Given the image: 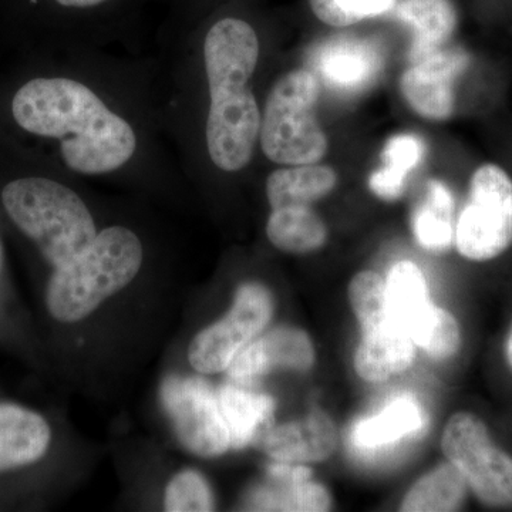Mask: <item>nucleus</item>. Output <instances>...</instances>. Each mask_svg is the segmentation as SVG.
Instances as JSON below:
<instances>
[{"label": "nucleus", "instance_id": "f257e3e1", "mask_svg": "<svg viewBox=\"0 0 512 512\" xmlns=\"http://www.w3.org/2000/svg\"><path fill=\"white\" fill-rule=\"evenodd\" d=\"M12 114L22 130L59 140L64 164L79 174L113 173L137 150L131 124L69 77L30 80L13 97Z\"/></svg>", "mask_w": 512, "mask_h": 512}, {"label": "nucleus", "instance_id": "f03ea898", "mask_svg": "<svg viewBox=\"0 0 512 512\" xmlns=\"http://www.w3.org/2000/svg\"><path fill=\"white\" fill-rule=\"evenodd\" d=\"M259 50L235 39L204 43L210 109L205 124L208 156L215 167L237 173L254 157L261 110L249 87Z\"/></svg>", "mask_w": 512, "mask_h": 512}, {"label": "nucleus", "instance_id": "7ed1b4c3", "mask_svg": "<svg viewBox=\"0 0 512 512\" xmlns=\"http://www.w3.org/2000/svg\"><path fill=\"white\" fill-rule=\"evenodd\" d=\"M143 259V244L131 229L97 232L82 254L53 271L46 289L47 311L59 322H79L126 288Z\"/></svg>", "mask_w": 512, "mask_h": 512}, {"label": "nucleus", "instance_id": "20e7f679", "mask_svg": "<svg viewBox=\"0 0 512 512\" xmlns=\"http://www.w3.org/2000/svg\"><path fill=\"white\" fill-rule=\"evenodd\" d=\"M2 204L53 269L82 254L96 238V224L82 198L50 178L10 181L3 188Z\"/></svg>", "mask_w": 512, "mask_h": 512}, {"label": "nucleus", "instance_id": "39448f33", "mask_svg": "<svg viewBox=\"0 0 512 512\" xmlns=\"http://www.w3.org/2000/svg\"><path fill=\"white\" fill-rule=\"evenodd\" d=\"M320 80L312 70L286 73L272 87L261 117L262 151L272 163H319L328 153L329 141L318 117Z\"/></svg>", "mask_w": 512, "mask_h": 512}, {"label": "nucleus", "instance_id": "423d86ee", "mask_svg": "<svg viewBox=\"0 0 512 512\" xmlns=\"http://www.w3.org/2000/svg\"><path fill=\"white\" fill-rule=\"evenodd\" d=\"M454 237L470 261H490L511 247L512 180L503 168L484 164L473 174Z\"/></svg>", "mask_w": 512, "mask_h": 512}, {"label": "nucleus", "instance_id": "0eeeda50", "mask_svg": "<svg viewBox=\"0 0 512 512\" xmlns=\"http://www.w3.org/2000/svg\"><path fill=\"white\" fill-rule=\"evenodd\" d=\"M441 447L481 503L512 507V458L495 446L480 417L467 412L454 414L444 430Z\"/></svg>", "mask_w": 512, "mask_h": 512}, {"label": "nucleus", "instance_id": "6e6552de", "mask_svg": "<svg viewBox=\"0 0 512 512\" xmlns=\"http://www.w3.org/2000/svg\"><path fill=\"white\" fill-rule=\"evenodd\" d=\"M272 315L271 292L255 282L242 285L235 293L231 311L192 340L188 349L191 366L204 375L227 370L238 353L271 322Z\"/></svg>", "mask_w": 512, "mask_h": 512}, {"label": "nucleus", "instance_id": "1a4fd4ad", "mask_svg": "<svg viewBox=\"0 0 512 512\" xmlns=\"http://www.w3.org/2000/svg\"><path fill=\"white\" fill-rule=\"evenodd\" d=\"M160 397L178 439L192 454L214 458L231 448V436L222 416L218 393L204 379L167 377L161 384Z\"/></svg>", "mask_w": 512, "mask_h": 512}, {"label": "nucleus", "instance_id": "9d476101", "mask_svg": "<svg viewBox=\"0 0 512 512\" xmlns=\"http://www.w3.org/2000/svg\"><path fill=\"white\" fill-rule=\"evenodd\" d=\"M470 56L463 49H437L403 73L400 92L423 119L444 121L456 110V82L466 72Z\"/></svg>", "mask_w": 512, "mask_h": 512}, {"label": "nucleus", "instance_id": "9b49d317", "mask_svg": "<svg viewBox=\"0 0 512 512\" xmlns=\"http://www.w3.org/2000/svg\"><path fill=\"white\" fill-rule=\"evenodd\" d=\"M315 363V349L308 333L291 326L272 329L252 340L228 366L232 382L249 384L275 369L306 372Z\"/></svg>", "mask_w": 512, "mask_h": 512}, {"label": "nucleus", "instance_id": "f8f14e48", "mask_svg": "<svg viewBox=\"0 0 512 512\" xmlns=\"http://www.w3.org/2000/svg\"><path fill=\"white\" fill-rule=\"evenodd\" d=\"M256 446L282 463H320L338 446V430L328 414L315 410L301 420L272 426Z\"/></svg>", "mask_w": 512, "mask_h": 512}, {"label": "nucleus", "instance_id": "ddd939ff", "mask_svg": "<svg viewBox=\"0 0 512 512\" xmlns=\"http://www.w3.org/2000/svg\"><path fill=\"white\" fill-rule=\"evenodd\" d=\"M386 289L393 319L406 330L414 345L420 346L444 313V309L430 302L423 272L413 262H397L387 274Z\"/></svg>", "mask_w": 512, "mask_h": 512}, {"label": "nucleus", "instance_id": "4468645a", "mask_svg": "<svg viewBox=\"0 0 512 512\" xmlns=\"http://www.w3.org/2000/svg\"><path fill=\"white\" fill-rule=\"evenodd\" d=\"M268 474V485L251 495L252 510L323 512L332 507L329 491L312 481V471L302 464L275 461Z\"/></svg>", "mask_w": 512, "mask_h": 512}, {"label": "nucleus", "instance_id": "2eb2a0df", "mask_svg": "<svg viewBox=\"0 0 512 512\" xmlns=\"http://www.w3.org/2000/svg\"><path fill=\"white\" fill-rule=\"evenodd\" d=\"M52 430L42 414L16 403H0V473L42 460Z\"/></svg>", "mask_w": 512, "mask_h": 512}, {"label": "nucleus", "instance_id": "dca6fc26", "mask_svg": "<svg viewBox=\"0 0 512 512\" xmlns=\"http://www.w3.org/2000/svg\"><path fill=\"white\" fill-rule=\"evenodd\" d=\"M416 345L396 320L365 330L355 353V370L366 382L379 383L413 365Z\"/></svg>", "mask_w": 512, "mask_h": 512}, {"label": "nucleus", "instance_id": "f3484780", "mask_svg": "<svg viewBox=\"0 0 512 512\" xmlns=\"http://www.w3.org/2000/svg\"><path fill=\"white\" fill-rule=\"evenodd\" d=\"M218 400L234 450L251 444L256 446L274 426L275 400L269 394L249 389L248 384H224L218 392Z\"/></svg>", "mask_w": 512, "mask_h": 512}, {"label": "nucleus", "instance_id": "a211bd4d", "mask_svg": "<svg viewBox=\"0 0 512 512\" xmlns=\"http://www.w3.org/2000/svg\"><path fill=\"white\" fill-rule=\"evenodd\" d=\"M315 64L319 72L313 73L320 74L328 86L353 93L375 80L380 57L375 47L365 42L339 39L320 47Z\"/></svg>", "mask_w": 512, "mask_h": 512}, {"label": "nucleus", "instance_id": "6ab92c4d", "mask_svg": "<svg viewBox=\"0 0 512 512\" xmlns=\"http://www.w3.org/2000/svg\"><path fill=\"white\" fill-rule=\"evenodd\" d=\"M427 423V414L412 396L397 397L376 416L357 421L352 440L363 451L382 450L419 433Z\"/></svg>", "mask_w": 512, "mask_h": 512}, {"label": "nucleus", "instance_id": "aec40b11", "mask_svg": "<svg viewBox=\"0 0 512 512\" xmlns=\"http://www.w3.org/2000/svg\"><path fill=\"white\" fill-rule=\"evenodd\" d=\"M338 174L328 165L302 164L276 170L266 180V197L272 210L311 207L335 190Z\"/></svg>", "mask_w": 512, "mask_h": 512}, {"label": "nucleus", "instance_id": "412c9836", "mask_svg": "<svg viewBox=\"0 0 512 512\" xmlns=\"http://www.w3.org/2000/svg\"><path fill=\"white\" fill-rule=\"evenodd\" d=\"M397 16L413 29L412 63L441 49L457 28L450 0H403Z\"/></svg>", "mask_w": 512, "mask_h": 512}, {"label": "nucleus", "instance_id": "4be33fe9", "mask_svg": "<svg viewBox=\"0 0 512 512\" xmlns=\"http://www.w3.org/2000/svg\"><path fill=\"white\" fill-rule=\"evenodd\" d=\"M266 235L279 251L302 255L322 248L328 229L311 207H285L272 210Z\"/></svg>", "mask_w": 512, "mask_h": 512}, {"label": "nucleus", "instance_id": "5701e85b", "mask_svg": "<svg viewBox=\"0 0 512 512\" xmlns=\"http://www.w3.org/2000/svg\"><path fill=\"white\" fill-rule=\"evenodd\" d=\"M454 198L446 184L433 180L427 185L423 201L412 215L417 242L430 252H444L453 244Z\"/></svg>", "mask_w": 512, "mask_h": 512}, {"label": "nucleus", "instance_id": "b1692460", "mask_svg": "<svg viewBox=\"0 0 512 512\" xmlns=\"http://www.w3.org/2000/svg\"><path fill=\"white\" fill-rule=\"evenodd\" d=\"M426 147L414 134H397L389 138L383 150V167L369 178V187L383 201L402 197L406 180L423 160Z\"/></svg>", "mask_w": 512, "mask_h": 512}, {"label": "nucleus", "instance_id": "393cba45", "mask_svg": "<svg viewBox=\"0 0 512 512\" xmlns=\"http://www.w3.org/2000/svg\"><path fill=\"white\" fill-rule=\"evenodd\" d=\"M467 481L453 463H443L420 478L404 497L406 512L456 511L466 500Z\"/></svg>", "mask_w": 512, "mask_h": 512}, {"label": "nucleus", "instance_id": "a878e982", "mask_svg": "<svg viewBox=\"0 0 512 512\" xmlns=\"http://www.w3.org/2000/svg\"><path fill=\"white\" fill-rule=\"evenodd\" d=\"M349 301L363 332L392 322L386 281L373 271L359 272L349 285Z\"/></svg>", "mask_w": 512, "mask_h": 512}, {"label": "nucleus", "instance_id": "bb28decb", "mask_svg": "<svg viewBox=\"0 0 512 512\" xmlns=\"http://www.w3.org/2000/svg\"><path fill=\"white\" fill-rule=\"evenodd\" d=\"M394 0H309L313 15L333 28H346L392 9Z\"/></svg>", "mask_w": 512, "mask_h": 512}, {"label": "nucleus", "instance_id": "cd10ccee", "mask_svg": "<svg viewBox=\"0 0 512 512\" xmlns=\"http://www.w3.org/2000/svg\"><path fill=\"white\" fill-rule=\"evenodd\" d=\"M165 511L204 512L214 510L210 485L200 473L185 470L170 481L165 490Z\"/></svg>", "mask_w": 512, "mask_h": 512}, {"label": "nucleus", "instance_id": "c85d7f7f", "mask_svg": "<svg viewBox=\"0 0 512 512\" xmlns=\"http://www.w3.org/2000/svg\"><path fill=\"white\" fill-rule=\"evenodd\" d=\"M55 8L63 13L76 16V19L93 18L103 13L113 12L128 0H50Z\"/></svg>", "mask_w": 512, "mask_h": 512}, {"label": "nucleus", "instance_id": "c756f323", "mask_svg": "<svg viewBox=\"0 0 512 512\" xmlns=\"http://www.w3.org/2000/svg\"><path fill=\"white\" fill-rule=\"evenodd\" d=\"M507 359H508V363H510V366L512 369V330L510 333V338H508V342H507Z\"/></svg>", "mask_w": 512, "mask_h": 512}, {"label": "nucleus", "instance_id": "7c9ffc66", "mask_svg": "<svg viewBox=\"0 0 512 512\" xmlns=\"http://www.w3.org/2000/svg\"><path fill=\"white\" fill-rule=\"evenodd\" d=\"M0 265H2V247H0Z\"/></svg>", "mask_w": 512, "mask_h": 512}]
</instances>
